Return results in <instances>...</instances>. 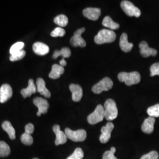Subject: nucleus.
Masks as SVG:
<instances>
[{
	"instance_id": "nucleus-17",
	"label": "nucleus",
	"mask_w": 159,
	"mask_h": 159,
	"mask_svg": "<svg viewBox=\"0 0 159 159\" xmlns=\"http://www.w3.org/2000/svg\"><path fill=\"white\" fill-rule=\"evenodd\" d=\"M155 118L149 116L144 120L142 125V130L146 134H151L153 132Z\"/></svg>"
},
{
	"instance_id": "nucleus-28",
	"label": "nucleus",
	"mask_w": 159,
	"mask_h": 159,
	"mask_svg": "<svg viewBox=\"0 0 159 159\" xmlns=\"http://www.w3.org/2000/svg\"><path fill=\"white\" fill-rule=\"evenodd\" d=\"M84 157V152L81 148H77L73 153L67 159H82Z\"/></svg>"
},
{
	"instance_id": "nucleus-25",
	"label": "nucleus",
	"mask_w": 159,
	"mask_h": 159,
	"mask_svg": "<svg viewBox=\"0 0 159 159\" xmlns=\"http://www.w3.org/2000/svg\"><path fill=\"white\" fill-rule=\"evenodd\" d=\"M54 22L58 25L60 26L61 27H64L68 24V18L65 15L61 14V15L57 16V17L54 18Z\"/></svg>"
},
{
	"instance_id": "nucleus-23",
	"label": "nucleus",
	"mask_w": 159,
	"mask_h": 159,
	"mask_svg": "<svg viewBox=\"0 0 159 159\" xmlns=\"http://www.w3.org/2000/svg\"><path fill=\"white\" fill-rule=\"evenodd\" d=\"M71 55V52L70 49L68 47H63L61 50H55L52 57L53 59H57L59 56H62L63 59H64L65 58L70 57Z\"/></svg>"
},
{
	"instance_id": "nucleus-9",
	"label": "nucleus",
	"mask_w": 159,
	"mask_h": 159,
	"mask_svg": "<svg viewBox=\"0 0 159 159\" xmlns=\"http://www.w3.org/2000/svg\"><path fill=\"white\" fill-rule=\"evenodd\" d=\"M34 105L39 108L37 113V116H40L42 114H45L47 112L49 108V103L48 101L42 97H35L33 100Z\"/></svg>"
},
{
	"instance_id": "nucleus-39",
	"label": "nucleus",
	"mask_w": 159,
	"mask_h": 159,
	"mask_svg": "<svg viewBox=\"0 0 159 159\" xmlns=\"http://www.w3.org/2000/svg\"><path fill=\"white\" fill-rule=\"evenodd\" d=\"M37 159V158H34V159Z\"/></svg>"
},
{
	"instance_id": "nucleus-10",
	"label": "nucleus",
	"mask_w": 159,
	"mask_h": 159,
	"mask_svg": "<svg viewBox=\"0 0 159 159\" xmlns=\"http://www.w3.org/2000/svg\"><path fill=\"white\" fill-rule=\"evenodd\" d=\"M114 125L111 122H108L106 126L102 127L101 129L102 134L100 137V141L102 143H107L111 137V133L113 130Z\"/></svg>"
},
{
	"instance_id": "nucleus-13",
	"label": "nucleus",
	"mask_w": 159,
	"mask_h": 159,
	"mask_svg": "<svg viewBox=\"0 0 159 159\" xmlns=\"http://www.w3.org/2000/svg\"><path fill=\"white\" fill-rule=\"evenodd\" d=\"M52 130L56 136V139L55 141V144L56 146L63 144L67 142L68 138L65 132H63L60 130V125H54L52 127Z\"/></svg>"
},
{
	"instance_id": "nucleus-35",
	"label": "nucleus",
	"mask_w": 159,
	"mask_h": 159,
	"mask_svg": "<svg viewBox=\"0 0 159 159\" xmlns=\"http://www.w3.org/2000/svg\"><path fill=\"white\" fill-rule=\"evenodd\" d=\"M102 159H117L114 156V153L110 151H106L102 156Z\"/></svg>"
},
{
	"instance_id": "nucleus-37",
	"label": "nucleus",
	"mask_w": 159,
	"mask_h": 159,
	"mask_svg": "<svg viewBox=\"0 0 159 159\" xmlns=\"http://www.w3.org/2000/svg\"><path fill=\"white\" fill-rule=\"evenodd\" d=\"M60 65L64 67V66H67V62L64 59H62L60 61Z\"/></svg>"
},
{
	"instance_id": "nucleus-31",
	"label": "nucleus",
	"mask_w": 159,
	"mask_h": 159,
	"mask_svg": "<svg viewBox=\"0 0 159 159\" xmlns=\"http://www.w3.org/2000/svg\"><path fill=\"white\" fill-rule=\"evenodd\" d=\"M26 54V52L24 50H21L15 54H13L11 55L10 57V60L11 61H16L23 59L24 57H25Z\"/></svg>"
},
{
	"instance_id": "nucleus-8",
	"label": "nucleus",
	"mask_w": 159,
	"mask_h": 159,
	"mask_svg": "<svg viewBox=\"0 0 159 159\" xmlns=\"http://www.w3.org/2000/svg\"><path fill=\"white\" fill-rule=\"evenodd\" d=\"M85 31V28H81L74 32V35L70 40V43L72 46L75 47H84L86 46V42L81 37V35Z\"/></svg>"
},
{
	"instance_id": "nucleus-11",
	"label": "nucleus",
	"mask_w": 159,
	"mask_h": 159,
	"mask_svg": "<svg viewBox=\"0 0 159 159\" xmlns=\"http://www.w3.org/2000/svg\"><path fill=\"white\" fill-rule=\"evenodd\" d=\"M140 52L143 57L147 58L150 56H156L157 54V51L154 49L149 47L147 42L143 41L140 44Z\"/></svg>"
},
{
	"instance_id": "nucleus-20",
	"label": "nucleus",
	"mask_w": 159,
	"mask_h": 159,
	"mask_svg": "<svg viewBox=\"0 0 159 159\" xmlns=\"http://www.w3.org/2000/svg\"><path fill=\"white\" fill-rule=\"evenodd\" d=\"M37 92V87L34 84V80L30 79L29 81V85L26 89H23L21 91V94L24 98L30 97L32 94H35Z\"/></svg>"
},
{
	"instance_id": "nucleus-4",
	"label": "nucleus",
	"mask_w": 159,
	"mask_h": 159,
	"mask_svg": "<svg viewBox=\"0 0 159 159\" xmlns=\"http://www.w3.org/2000/svg\"><path fill=\"white\" fill-rule=\"evenodd\" d=\"M105 117L104 109L102 105L99 104L97 106L95 110L89 115L87 117V121L91 125H96L98 123L101 122Z\"/></svg>"
},
{
	"instance_id": "nucleus-19",
	"label": "nucleus",
	"mask_w": 159,
	"mask_h": 159,
	"mask_svg": "<svg viewBox=\"0 0 159 159\" xmlns=\"http://www.w3.org/2000/svg\"><path fill=\"white\" fill-rule=\"evenodd\" d=\"M119 44L121 50L125 52H130L133 47V44L128 41V36L126 33L121 34Z\"/></svg>"
},
{
	"instance_id": "nucleus-5",
	"label": "nucleus",
	"mask_w": 159,
	"mask_h": 159,
	"mask_svg": "<svg viewBox=\"0 0 159 159\" xmlns=\"http://www.w3.org/2000/svg\"><path fill=\"white\" fill-rule=\"evenodd\" d=\"M113 82L108 77H105L96 84L93 86L92 91L95 94H100L102 91H108L112 89Z\"/></svg>"
},
{
	"instance_id": "nucleus-21",
	"label": "nucleus",
	"mask_w": 159,
	"mask_h": 159,
	"mask_svg": "<svg viewBox=\"0 0 159 159\" xmlns=\"http://www.w3.org/2000/svg\"><path fill=\"white\" fill-rule=\"evenodd\" d=\"M64 73V68L58 64H54L52 66L51 71L49 74V77L52 79H59Z\"/></svg>"
},
{
	"instance_id": "nucleus-34",
	"label": "nucleus",
	"mask_w": 159,
	"mask_h": 159,
	"mask_svg": "<svg viewBox=\"0 0 159 159\" xmlns=\"http://www.w3.org/2000/svg\"><path fill=\"white\" fill-rule=\"evenodd\" d=\"M150 76L153 77L155 75H159V63L153 64L150 68Z\"/></svg>"
},
{
	"instance_id": "nucleus-33",
	"label": "nucleus",
	"mask_w": 159,
	"mask_h": 159,
	"mask_svg": "<svg viewBox=\"0 0 159 159\" xmlns=\"http://www.w3.org/2000/svg\"><path fill=\"white\" fill-rule=\"evenodd\" d=\"M159 156L156 151H152L143 155L140 159H159Z\"/></svg>"
},
{
	"instance_id": "nucleus-36",
	"label": "nucleus",
	"mask_w": 159,
	"mask_h": 159,
	"mask_svg": "<svg viewBox=\"0 0 159 159\" xmlns=\"http://www.w3.org/2000/svg\"><path fill=\"white\" fill-rule=\"evenodd\" d=\"M34 126L33 124L29 123L25 127V133H28L29 134H31L34 133Z\"/></svg>"
},
{
	"instance_id": "nucleus-32",
	"label": "nucleus",
	"mask_w": 159,
	"mask_h": 159,
	"mask_svg": "<svg viewBox=\"0 0 159 159\" xmlns=\"http://www.w3.org/2000/svg\"><path fill=\"white\" fill-rule=\"evenodd\" d=\"M66 34V31L61 27H57L54 29L51 33V37H63Z\"/></svg>"
},
{
	"instance_id": "nucleus-14",
	"label": "nucleus",
	"mask_w": 159,
	"mask_h": 159,
	"mask_svg": "<svg viewBox=\"0 0 159 159\" xmlns=\"http://www.w3.org/2000/svg\"><path fill=\"white\" fill-rule=\"evenodd\" d=\"M84 17L92 21H96L101 15V10L98 8H87L83 11Z\"/></svg>"
},
{
	"instance_id": "nucleus-22",
	"label": "nucleus",
	"mask_w": 159,
	"mask_h": 159,
	"mask_svg": "<svg viewBox=\"0 0 159 159\" xmlns=\"http://www.w3.org/2000/svg\"><path fill=\"white\" fill-rule=\"evenodd\" d=\"M2 128L8 133V136L11 140H14L16 139V131L10 121H4L2 124Z\"/></svg>"
},
{
	"instance_id": "nucleus-15",
	"label": "nucleus",
	"mask_w": 159,
	"mask_h": 159,
	"mask_svg": "<svg viewBox=\"0 0 159 159\" xmlns=\"http://www.w3.org/2000/svg\"><path fill=\"white\" fill-rule=\"evenodd\" d=\"M69 89L72 93V100L75 102H80L83 95L81 87L79 84H71L70 85Z\"/></svg>"
},
{
	"instance_id": "nucleus-29",
	"label": "nucleus",
	"mask_w": 159,
	"mask_h": 159,
	"mask_svg": "<svg viewBox=\"0 0 159 159\" xmlns=\"http://www.w3.org/2000/svg\"><path fill=\"white\" fill-rule=\"evenodd\" d=\"M24 43L23 42H17L16 43H15L10 48V52L11 55L23 50L22 49L24 48Z\"/></svg>"
},
{
	"instance_id": "nucleus-26",
	"label": "nucleus",
	"mask_w": 159,
	"mask_h": 159,
	"mask_svg": "<svg viewBox=\"0 0 159 159\" xmlns=\"http://www.w3.org/2000/svg\"><path fill=\"white\" fill-rule=\"evenodd\" d=\"M11 152L10 146L3 141L0 142V157L8 156Z\"/></svg>"
},
{
	"instance_id": "nucleus-12",
	"label": "nucleus",
	"mask_w": 159,
	"mask_h": 159,
	"mask_svg": "<svg viewBox=\"0 0 159 159\" xmlns=\"http://www.w3.org/2000/svg\"><path fill=\"white\" fill-rule=\"evenodd\" d=\"M12 96L11 87L8 84H4L0 87V102L4 103Z\"/></svg>"
},
{
	"instance_id": "nucleus-27",
	"label": "nucleus",
	"mask_w": 159,
	"mask_h": 159,
	"mask_svg": "<svg viewBox=\"0 0 159 159\" xmlns=\"http://www.w3.org/2000/svg\"><path fill=\"white\" fill-rule=\"evenodd\" d=\"M147 112L150 117H153L154 118L159 117V104H155L148 108Z\"/></svg>"
},
{
	"instance_id": "nucleus-16",
	"label": "nucleus",
	"mask_w": 159,
	"mask_h": 159,
	"mask_svg": "<svg viewBox=\"0 0 159 159\" xmlns=\"http://www.w3.org/2000/svg\"><path fill=\"white\" fill-rule=\"evenodd\" d=\"M37 91L39 92L41 95L44 96L46 98H50L51 97V93L46 88V83L44 80L39 78L36 81Z\"/></svg>"
},
{
	"instance_id": "nucleus-1",
	"label": "nucleus",
	"mask_w": 159,
	"mask_h": 159,
	"mask_svg": "<svg viewBox=\"0 0 159 159\" xmlns=\"http://www.w3.org/2000/svg\"><path fill=\"white\" fill-rule=\"evenodd\" d=\"M116 39V34L113 31L102 29L100 30L94 37V42L97 44L112 43Z\"/></svg>"
},
{
	"instance_id": "nucleus-18",
	"label": "nucleus",
	"mask_w": 159,
	"mask_h": 159,
	"mask_svg": "<svg viewBox=\"0 0 159 159\" xmlns=\"http://www.w3.org/2000/svg\"><path fill=\"white\" fill-rule=\"evenodd\" d=\"M33 50L36 54L39 56L46 55L50 51L48 46L41 42L35 43L33 46Z\"/></svg>"
},
{
	"instance_id": "nucleus-3",
	"label": "nucleus",
	"mask_w": 159,
	"mask_h": 159,
	"mask_svg": "<svg viewBox=\"0 0 159 159\" xmlns=\"http://www.w3.org/2000/svg\"><path fill=\"white\" fill-rule=\"evenodd\" d=\"M105 118L107 120L111 121L117 118L118 116V109L116 103L113 99H108L106 101L104 106Z\"/></svg>"
},
{
	"instance_id": "nucleus-30",
	"label": "nucleus",
	"mask_w": 159,
	"mask_h": 159,
	"mask_svg": "<svg viewBox=\"0 0 159 159\" xmlns=\"http://www.w3.org/2000/svg\"><path fill=\"white\" fill-rule=\"evenodd\" d=\"M21 140L23 144L25 145H31L33 143V138L28 133H24L21 137Z\"/></svg>"
},
{
	"instance_id": "nucleus-2",
	"label": "nucleus",
	"mask_w": 159,
	"mask_h": 159,
	"mask_svg": "<svg viewBox=\"0 0 159 159\" xmlns=\"http://www.w3.org/2000/svg\"><path fill=\"white\" fill-rule=\"evenodd\" d=\"M118 79L120 81L125 82L126 85L130 86L139 83L141 80V75L137 71L121 72L118 74Z\"/></svg>"
},
{
	"instance_id": "nucleus-24",
	"label": "nucleus",
	"mask_w": 159,
	"mask_h": 159,
	"mask_svg": "<svg viewBox=\"0 0 159 159\" xmlns=\"http://www.w3.org/2000/svg\"><path fill=\"white\" fill-rule=\"evenodd\" d=\"M102 24L104 27L112 30L119 29L120 27L119 24L118 23H115L111 18L109 16H106L104 18Z\"/></svg>"
},
{
	"instance_id": "nucleus-38",
	"label": "nucleus",
	"mask_w": 159,
	"mask_h": 159,
	"mask_svg": "<svg viewBox=\"0 0 159 159\" xmlns=\"http://www.w3.org/2000/svg\"><path fill=\"white\" fill-rule=\"evenodd\" d=\"M110 151L111 152L114 153H115V152H116V148L112 147V148H111V149H110Z\"/></svg>"
},
{
	"instance_id": "nucleus-6",
	"label": "nucleus",
	"mask_w": 159,
	"mask_h": 159,
	"mask_svg": "<svg viewBox=\"0 0 159 159\" xmlns=\"http://www.w3.org/2000/svg\"><path fill=\"white\" fill-rule=\"evenodd\" d=\"M65 133L68 139L75 142H83L87 137V133L83 129L73 131L69 128H66L65 129Z\"/></svg>"
},
{
	"instance_id": "nucleus-7",
	"label": "nucleus",
	"mask_w": 159,
	"mask_h": 159,
	"mask_svg": "<svg viewBox=\"0 0 159 159\" xmlns=\"http://www.w3.org/2000/svg\"><path fill=\"white\" fill-rule=\"evenodd\" d=\"M121 7L125 14L130 17H139L141 15V11L139 8L134 6L129 1H123L121 2Z\"/></svg>"
}]
</instances>
